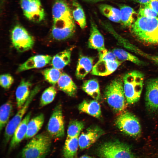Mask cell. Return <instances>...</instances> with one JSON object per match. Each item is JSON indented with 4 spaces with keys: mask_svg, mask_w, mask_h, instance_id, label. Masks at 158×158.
Returning a JSON list of instances; mask_svg holds the SVG:
<instances>
[{
    "mask_svg": "<svg viewBox=\"0 0 158 158\" xmlns=\"http://www.w3.org/2000/svg\"><path fill=\"white\" fill-rule=\"evenodd\" d=\"M132 31L139 40L145 43L158 44V17L138 16L131 26Z\"/></svg>",
    "mask_w": 158,
    "mask_h": 158,
    "instance_id": "6da1fadb",
    "label": "cell"
},
{
    "mask_svg": "<svg viewBox=\"0 0 158 158\" xmlns=\"http://www.w3.org/2000/svg\"><path fill=\"white\" fill-rule=\"evenodd\" d=\"M51 138L45 133L32 137L22 150V158H45L50 150Z\"/></svg>",
    "mask_w": 158,
    "mask_h": 158,
    "instance_id": "7a4b0ae2",
    "label": "cell"
},
{
    "mask_svg": "<svg viewBox=\"0 0 158 158\" xmlns=\"http://www.w3.org/2000/svg\"><path fill=\"white\" fill-rule=\"evenodd\" d=\"M144 75L133 70L126 73L123 78V89L127 102L133 104L139 100L143 88Z\"/></svg>",
    "mask_w": 158,
    "mask_h": 158,
    "instance_id": "3957f363",
    "label": "cell"
},
{
    "mask_svg": "<svg viewBox=\"0 0 158 158\" xmlns=\"http://www.w3.org/2000/svg\"><path fill=\"white\" fill-rule=\"evenodd\" d=\"M96 153L99 158H136L128 144L117 140L101 144Z\"/></svg>",
    "mask_w": 158,
    "mask_h": 158,
    "instance_id": "277c9868",
    "label": "cell"
},
{
    "mask_svg": "<svg viewBox=\"0 0 158 158\" xmlns=\"http://www.w3.org/2000/svg\"><path fill=\"white\" fill-rule=\"evenodd\" d=\"M104 94L107 103L115 112H119L124 110L126 99L123 83L120 79L116 78L108 85Z\"/></svg>",
    "mask_w": 158,
    "mask_h": 158,
    "instance_id": "5b68a950",
    "label": "cell"
},
{
    "mask_svg": "<svg viewBox=\"0 0 158 158\" xmlns=\"http://www.w3.org/2000/svg\"><path fill=\"white\" fill-rule=\"evenodd\" d=\"M40 90L39 86L35 87L31 92L27 101L6 125L4 135V142L6 145L11 140L16 128L22 121V118L27 110L34 98Z\"/></svg>",
    "mask_w": 158,
    "mask_h": 158,
    "instance_id": "8992f818",
    "label": "cell"
},
{
    "mask_svg": "<svg viewBox=\"0 0 158 158\" xmlns=\"http://www.w3.org/2000/svg\"><path fill=\"white\" fill-rule=\"evenodd\" d=\"M115 124L121 131L128 136L136 137L141 133V128L139 120L129 112L125 111L119 115Z\"/></svg>",
    "mask_w": 158,
    "mask_h": 158,
    "instance_id": "52a82bcc",
    "label": "cell"
},
{
    "mask_svg": "<svg viewBox=\"0 0 158 158\" xmlns=\"http://www.w3.org/2000/svg\"><path fill=\"white\" fill-rule=\"evenodd\" d=\"M11 39L14 47L20 52L31 49L35 43L33 37L25 28L19 25H16L12 29Z\"/></svg>",
    "mask_w": 158,
    "mask_h": 158,
    "instance_id": "ba28073f",
    "label": "cell"
},
{
    "mask_svg": "<svg viewBox=\"0 0 158 158\" xmlns=\"http://www.w3.org/2000/svg\"><path fill=\"white\" fill-rule=\"evenodd\" d=\"M53 22L51 33L54 39L65 40L72 37L75 33L76 27L73 16Z\"/></svg>",
    "mask_w": 158,
    "mask_h": 158,
    "instance_id": "9c48e42d",
    "label": "cell"
},
{
    "mask_svg": "<svg viewBox=\"0 0 158 158\" xmlns=\"http://www.w3.org/2000/svg\"><path fill=\"white\" fill-rule=\"evenodd\" d=\"M47 130L51 137L59 139L64 136V122L60 104L54 107L48 123Z\"/></svg>",
    "mask_w": 158,
    "mask_h": 158,
    "instance_id": "30bf717a",
    "label": "cell"
},
{
    "mask_svg": "<svg viewBox=\"0 0 158 158\" xmlns=\"http://www.w3.org/2000/svg\"><path fill=\"white\" fill-rule=\"evenodd\" d=\"M20 5L24 16L35 23L43 20L45 14L40 0H20Z\"/></svg>",
    "mask_w": 158,
    "mask_h": 158,
    "instance_id": "8fae6325",
    "label": "cell"
},
{
    "mask_svg": "<svg viewBox=\"0 0 158 158\" xmlns=\"http://www.w3.org/2000/svg\"><path fill=\"white\" fill-rule=\"evenodd\" d=\"M145 102L148 110L158 112V78L150 79L147 82Z\"/></svg>",
    "mask_w": 158,
    "mask_h": 158,
    "instance_id": "7c38bea8",
    "label": "cell"
},
{
    "mask_svg": "<svg viewBox=\"0 0 158 158\" xmlns=\"http://www.w3.org/2000/svg\"><path fill=\"white\" fill-rule=\"evenodd\" d=\"M104 133L103 130L98 126L89 127L78 138L80 148L83 150L89 148Z\"/></svg>",
    "mask_w": 158,
    "mask_h": 158,
    "instance_id": "4fadbf2b",
    "label": "cell"
},
{
    "mask_svg": "<svg viewBox=\"0 0 158 158\" xmlns=\"http://www.w3.org/2000/svg\"><path fill=\"white\" fill-rule=\"evenodd\" d=\"M122 63V61L99 60L93 66L92 74L99 76H106L114 72Z\"/></svg>",
    "mask_w": 158,
    "mask_h": 158,
    "instance_id": "5bb4252c",
    "label": "cell"
},
{
    "mask_svg": "<svg viewBox=\"0 0 158 158\" xmlns=\"http://www.w3.org/2000/svg\"><path fill=\"white\" fill-rule=\"evenodd\" d=\"M31 112L27 114L16 129L10 142L8 152L15 149L25 138L28 123L30 120Z\"/></svg>",
    "mask_w": 158,
    "mask_h": 158,
    "instance_id": "9a60e30c",
    "label": "cell"
},
{
    "mask_svg": "<svg viewBox=\"0 0 158 158\" xmlns=\"http://www.w3.org/2000/svg\"><path fill=\"white\" fill-rule=\"evenodd\" d=\"M52 57L49 55H38L32 56L20 65L17 70L20 73L33 68L44 67L51 61Z\"/></svg>",
    "mask_w": 158,
    "mask_h": 158,
    "instance_id": "2e32d148",
    "label": "cell"
},
{
    "mask_svg": "<svg viewBox=\"0 0 158 158\" xmlns=\"http://www.w3.org/2000/svg\"><path fill=\"white\" fill-rule=\"evenodd\" d=\"M90 23V33L88 42V47L98 51L105 49L104 37L91 18Z\"/></svg>",
    "mask_w": 158,
    "mask_h": 158,
    "instance_id": "e0dca14e",
    "label": "cell"
},
{
    "mask_svg": "<svg viewBox=\"0 0 158 158\" xmlns=\"http://www.w3.org/2000/svg\"><path fill=\"white\" fill-rule=\"evenodd\" d=\"M53 21L73 16L71 9L64 0H56L52 8Z\"/></svg>",
    "mask_w": 158,
    "mask_h": 158,
    "instance_id": "ac0fdd59",
    "label": "cell"
},
{
    "mask_svg": "<svg viewBox=\"0 0 158 158\" xmlns=\"http://www.w3.org/2000/svg\"><path fill=\"white\" fill-rule=\"evenodd\" d=\"M93 59L90 57L80 55L77 65L75 75L79 80H82L92 70Z\"/></svg>",
    "mask_w": 158,
    "mask_h": 158,
    "instance_id": "d6986e66",
    "label": "cell"
},
{
    "mask_svg": "<svg viewBox=\"0 0 158 158\" xmlns=\"http://www.w3.org/2000/svg\"><path fill=\"white\" fill-rule=\"evenodd\" d=\"M31 85L30 81L23 79L17 87L15 94L18 109L23 107L29 97L31 92Z\"/></svg>",
    "mask_w": 158,
    "mask_h": 158,
    "instance_id": "ffe728a7",
    "label": "cell"
},
{
    "mask_svg": "<svg viewBox=\"0 0 158 158\" xmlns=\"http://www.w3.org/2000/svg\"><path fill=\"white\" fill-rule=\"evenodd\" d=\"M57 84L59 89L68 95L72 97L75 96L77 86L69 75L65 73H62Z\"/></svg>",
    "mask_w": 158,
    "mask_h": 158,
    "instance_id": "44dd1931",
    "label": "cell"
},
{
    "mask_svg": "<svg viewBox=\"0 0 158 158\" xmlns=\"http://www.w3.org/2000/svg\"><path fill=\"white\" fill-rule=\"evenodd\" d=\"M97 101L84 100L79 104L78 109L80 112L99 118L101 116V111L100 105Z\"/></svg>",
    "mask_w": 158,
    "mask_h": 158,
    "instance_id": "7402d4cb",
    "label": "cell"
},
{
    "mask_svg": "<svg viewBox=\"0 0 158 158\" xmlns=\"http://www.w3.org/2000/svg\"><path fill=\"white\" fill-rule=\"evenodd\" d=\"M44 114L41 113L30 120L27 126L26 139L32 138L39 132L44 121Z\"/></svg>",
    "mask_w": 158,
    "mask_h": 158,
    "instance_id": "603a6c76",
    "label": "cell"
},
{
    "mask_svg": "<svg viewBox=\"0 0 158 158\" xmlns=\"http://www.w3.org/2000/svg\"><path fill=\"white\" fill-rule=\"evenodd\" d=\"M71 51L68 49L60 52L52 57L51 64L53 67L61 70L70 62Z\"/></svg>",
    "mask_w": 158,
    "mask_h": 158,
    "instance_id": "cb8c5ba5",
    "label": "cell"
},
{
    "mask_svg": "<svg viewBox=\"0 0 158 158\" xmlns=\"http://www.w3.org/2000/svg\"><path fill=\"white\" fill-rule=\"evenodd\" d=\"M83 90L94 99L99 100L101 98L98 80L92 79L85 81L83 84Z\"/></svg>",
    "mask_w": 158,
    "mask_h": 158,
    "instance_id": "d4e9b609",
    "label": "cell"
},
{
    "mask_svg": "<svg viewBox=\"0 0 158 158\" xmlns=\"http://www.w3.org/2000/svg\"><path fill=\"white\" fill-rule=\"evenodd\" d=\"M71 11L74 20L78 24L82 29L86 26V20L84 10L77 0H71Z\"/></svg>",
    "mask_w": 158,
    "mask_h": 158,
    "instance_id": "484cf974",
    "label": "cell"
},
{
    "mask_svg": "<svg viewBox=\"0 0 158 158\" xmlns=\"http://www.w3.org/2000/svg\"><path fill=\"white\" fill-rule=\"evenodd\" d=\"M98 8L101 13L110 20L114 22L121 23L120 9L105 4H100Z\"/></svg>",
    "mask_w": 158,
    "mask_h": 158,
    "instance_id": "4316f807",
    "label": "cell"
},
{
    "mask_svg": "<svg viewBox=\"0 0 158 158\" xmlns=\"http://www.w3.org/2000/svg\"><path fill=\"white\" fill-rule=\"evenodd\" d=\"M120 10L121 23L125 27H131L135 22L136 11L130 6L124 5L120 6Z\"/></svg>",
    "mask_w": 158,
    "mask_h": 158,
    "instance_id": "83f0119b",
    "label": "cell"
},
{
    "mask_svg": "<svg viewBox=\"0 0 158 158\" xmlns=\"http://www.w3.org/2000/svg\"><path fill=\"white\" fill-rule=\"evenodd\" d=\"M79 136L67 138L63 149L64 158H74L76 154L79 146Z\"/></svg>",
    "mask_w": 158,
    "mask_h": 158,
    "instance_id": "f1b7e54d",
    "label": "cell"
},
{
    "mask_svg": "<svg viewBox=\"0 0 158 158\" xmlns=\"http://www.w3.org/2000/svg\"><path fill=\"white\" fill-rule=\"evenodd\" d=\"M13 109L12 104L8 101L2 105L0 107V131H1L9 122Z\"/></svg>",
    "mask_w": 158,
    "mask_h": 158,
    "instance_id": "f546056e",
    "label": "cell"
},
{
    "mask_svg": "<svg viewBox=\"0 0 158 158\" xmlns=\"http://www.w3.org/2000/svg\"><path fill=\"white\" fill-rule=\"evenodd\" d=\"M112 51L119 61H130L139 66L145 64L137 57L122 49H114L112 50Z\"/></svg>",
    "mask_w": 158,
    "mask_h": 158,
    "instance_id": "4dcf8cb0",
    "label": "cell"
},
{
    "mask_svg": "<svg viewBox=\"0 0 158 158\" xmlns=\"http://www.w3.org/2000/svg\"><path fill=\"white\" fill-rule=\"evenodd\" d=\"M84 127V123L82 121L77 120L71 121L68 126L67 138H70L79 136Z\"/></svg>",
    "mask_w": 158,
    "mask_h": 158,
    "instance_id": "1f68e13d",
    "label": "cell"
},
{
    "mask_svg": "<svg viewBox=\"0 0 158 158\" xmlns=\"http://www.w3.org/2000/svg\"><path fill=\"white\" fill-rule=\"evenodd\" d=\"M54 67L46 68L42 71L45 80L53 86L57 83L62 73L60 70Z\"/></svg>",
    "mask_w": 158,
    "mask_h": 158,
    "instance_id": "d6a6232c",
    "label": "cell"
},
{
    "mask_svg": "<svg viewBox=\"0 0 158 158\" xmlns=\"http://www.w3.org/2000/svg\"><path fill=\"white\" fill-rule=\"evenodd\" d=\"M56 94V90L54 86L46 89L43 92L40 100V105L44 107L51 102L54 100Z\"/></svg>",
    "mask_w": 158,
    "mask_h": 158,
    "instance_id": "836d02e7",
    "label": "cell"
},
{
    "mask_svg": "<svg viewBox=\"0 0 158 158\" xmlns=\"http://www.w3.org/2000/svg\"><path fill=\"white\" fill-rule=\"evenodd\" d=\"M14 82L13 76L8 73H5L0 76V85L4 89H9Z\"/></svg>",
    "mask_w": 158,
    "mask_h": 158,
    "instance_id": "e575fe53",
    "label": "cell"
},
{
    "mask_svg": "<svg viewBox=\"0 0 158 158\" xmlns=\"http://www.w3.org/2000/svg\"><path fill=\"white\" fill-rule=\"evenodd\" d=\"M98 51L99 60L112 61L118 60L112 51H109L106 48Z\"/></svg>",
    "mask_w": 158,
    "mask_h": 158,
    "instance_id": "d590c367",
    "label": "cell"
},
{
    "mask_svg": "<svg viewBox=\"0 0 158 158\" xmlns=\"http://www.w3.org/2000/svg\"><path fill=\"white\" fill-rule=\"evenodd\" d=\"M138 15L139 16L153 18L158 17V14L151 8L143 6L140 7Z\"/></svg>",
    "mask_w": 158,
    "mask_h": 158,
    "instance_id": "8d00e7d4",
    "label": "cell"
},
{
    "mask_svg": "<svg viewBox=\"0 0 158 158\" xmlns=\"http://www.w3.org/2000/svg\"><path fill=\"white\" fill-rule=\"evenodd\" d=\"M144 6L151 8L158 14V0H152Z\"/></svg>",
    "mask_w": 158,
    "mask_h": 158,
    "instance_id": "74e56055",
    "label": "cell"
},
{
    "mask_svg": "<svg viewBox=\"0 0 158 158\" xmlns=\"http://www.w3.org/2000/svg\"><path fill=\"white\" fill-rule=\"evenodd\" d=\"M133 1L139 3L141 5H145L149 2L152 0H132Z\"/></svg>",
    "mask_w": 158,
    "mask_h": 158,
    "instance_id": "f35d334b",
    "label": "cell"
},
{
    "mask_svg": "<svg viewBox=\"0 0 158 158\" xmlns=\"http://www.w3.org/2000/svg\"><path fill=\"white\" fill-rule=\"evenodd\" d=\"M86 1L90 2H99L102 1L107 0H84Z\"/></svg>",
    "mask_w": 158,
    "mask_h": 158,
    "instance_id": "ab89813d",
    "label": "cell"
},
{
    "mask_svg": "<svg viewBox=\"0 0 158 158\" xmlns=\"http://www.w3.org/2000/svg\"><path fill=\"white\" fill-rule=\"evenodd\" d=\"M79 158H95V157L86 155H83Z\"/></svg>",
    "mask_w": 158,
    "mask_h": 158,
    "instance_id": "60d3db41",
    "label": "cell"
}]
</instances>
